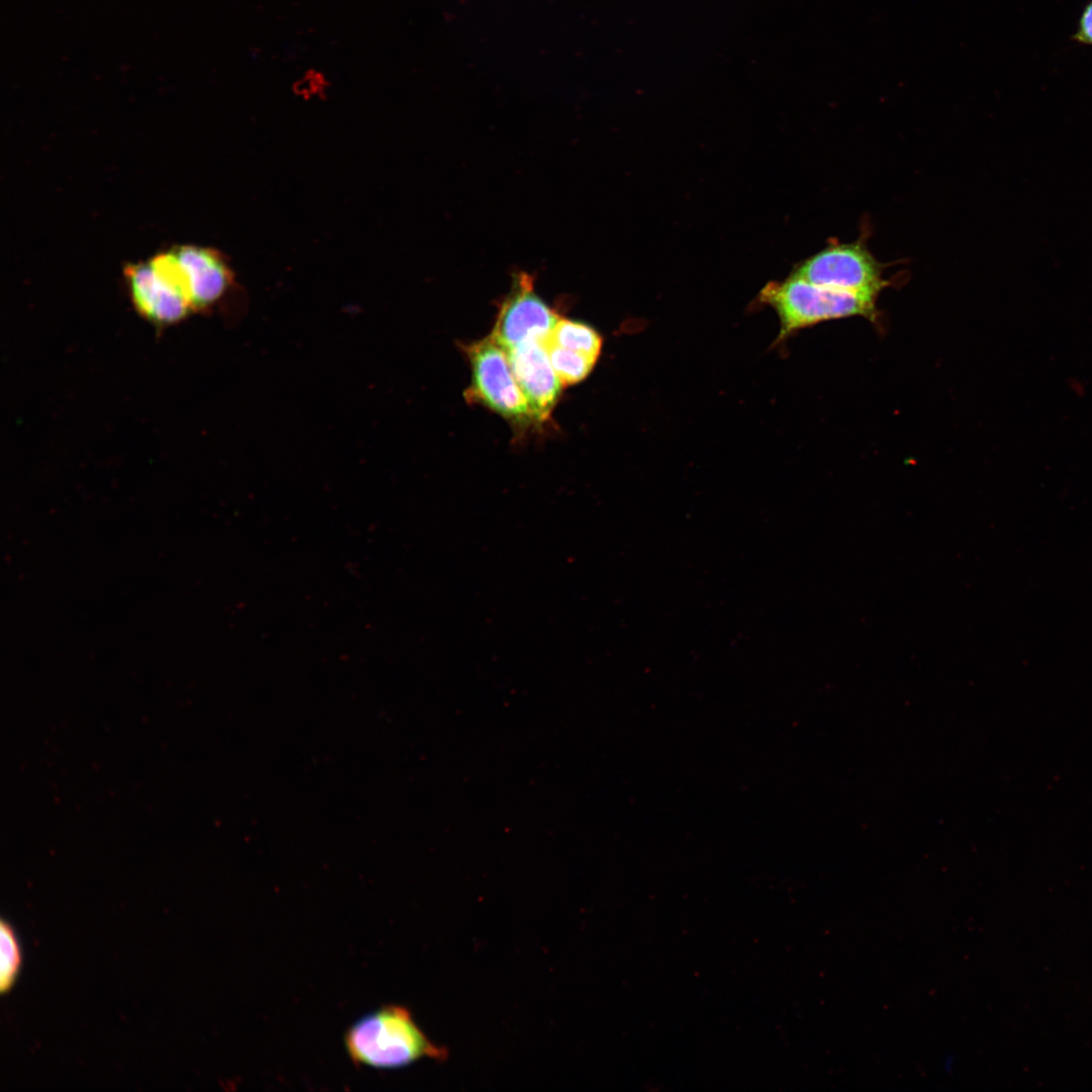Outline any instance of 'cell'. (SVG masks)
I'll list each match as a JSON object with an SVG mask.
<instances>
[{"label": "cell", "mask_w": 1092, "mask_h": 1092, "mask_svg": "<svg viewBox=\"0 0 1092 1092\" xmlns=\"http://www.w3.org/2000/svg\"><path fill=\"white\" fill-rule=\"evenodd\" d=\"M151 259L181 290L193 311L212 305L231 281L224 259L210 248L180 245Z\"/></svg>", "instance_id": "5b68a950"}, {"label": "cell", "mask_w": 1092, "mask_h": 1092, "mask_svg": "<svg viewBox=\"0 0 1092 1092\" xmlns=\"http://www.w3.org/2000/svg\"><path fill=\"white\" fill-rule=\"evenodd\" d=\"M0 989L2 993H5L15 981L20 965V949L13 929L4 920L0 923Z\"/></svg>", "instance_id": "8fae6325"}, {"label": "cell", "mask_w": 1092, "mask_h": 1092, "mask_svg": "<svg viewBox=\"0 0 1092 1092\" xmlns=\"http://www.w3.org/2000/svg\"><path fill=\"white\" fill-rule=\"evenodd\" d=\"M1072 38L1079 43L1092 46V0L1084 7Z\"/></svg>", "instance_id": "7c38bea8"}, {"label": "cell", "mask_w": 1092, "mask_h": 1092, "mask_svg": "<svg viewBox=\"0 0 1092 1092\" xmlns=\"http://www.w3.org/2000/svg\"><path fill=\"white\" fill-rule=\"evenodd\" d=\"M560 316L536 293L532 276L519 273L499 306L490 337L506 351L546 343Z\"/></svg>", "instance_id": "8992f818"}, {"label": "cell", "mask_w": 1092, "mask_h": 1092, "mask_svg": "<svg viewBox=\"0 0 1092 1092\" xmlns=\"http://www.w3.org/2000/svg\"><path fill=\"white\" fill-rule=\"evenodd\" d=\"M553 369L563 385L573 384L584 379L593 370L597 360L574 351L545 343Z\"/></svg>", "instance_id": "30bf717a"}, {"label": "cell", "mask_w": 1092, "mask_h": 1092, "mask_svg": "<svg viewBox=\"0 0 1092 1092\" xmlns=\"http://www.w3.org/2000/svg\"><path fill=\"white\" fill-rule=\"evenodd\" d=\"M547 342L598 360L603 339L592 327L560 317Z\"/></svg>", "instance_id": "9c48e42d"}, {"label": "cell", "mask_w": 1092, "mask_h": 1092, "mask_svg": "<svg viewBox=\"0 0 1092 1092\" xmlns=\"http://www.w3.org/2000/svg\"><path fill=\"white\" fill-rule=\"evenodd\" d=\"M816 285L852 292L877 299L889 281L883 278L881 263L862 242L831 244L793 272Z\"/></svg>", "instance_id": "3957f363"}, {"label": "cell", "mask_w": 1092, "mask_h": 1092, "mask_svg": "<svg viewBox=\"0 0 1092 1092\" xmlns=\"http://www.w3.org/2000/svg\"><path fill=\"white\" fill-rule=\"evenodd\" d=\"M506 352L534 421H547L563 384L551 365L545 343L528 342Z\"/></svg>", "instance_id": "ba28073f"}, {"label": "cell", "mask_w": 1092, "mask_h": 1092, "mask_svg": "<svg viewBox=\"0 0 1092 1092\" xmlns=\"http://www.w3.org/2000/svg\"><path fill=\"white\" fill-rule=\"evenodd\" d=\"M466 351L471 367L469 399L479 401L518 424L534 421L506 350L488 337L471 344Z\"/></svg>", "instance_id": "277c9868"}, {"label": "cell", "mask_w": 1092, "mask_h": 1092, "mask_svg": "<svg viewBox=\"0 0 1092 1092\" xmlns=\"http://www.w3.org/2000/svg\"><path fill=\"white\" fill-rule=\"evenodd\" d=\"M123 274L133 307L149 323L170 326L193 311L184 294L150 259L127 264Z\"/></svg>", "instance_id": "52a82bcc"}, {"label": "cell", "mask_w": 1092, "mask_h": 1092, "mask_svg": "<svg viewBox=\"0 0 1092 1092\" xmlns=\"http://www.w3.org/2000/svg\"><path fill=\"white\" fill-rule=\"evenodd\" d=\"M758 300L779 315L778 343L822 322L852 316L875 321L877 316V299L816 285L793 274L782 282L767 283Z\"/></svg>", "instance_id": "7a4b0ae2"}, {"label": "cell", "mask_w": 1092, "mask_h": 1092, "mask_svg": "<svg viewBox=\"0 0 1092 1092\" xmlns=\"http://www.w3.org/2000/svg\"><path fill=\"white\" fill-rule=\"evenodd\" d=\"M345 1045L356 1065L377 1069L445 1057V1051L429 1040L411 1012L396 1005L382 1007L355 1022L345 1034Z\"/></svg>", "instance_id": "6da1fadb"}]
</instances>
